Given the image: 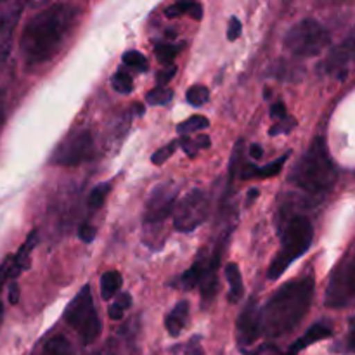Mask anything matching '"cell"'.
<instances>
[{
	"instance_id": "obj_1",
	"label": "cell",
	"mask_w": 355,
	"mask_h": 355,
	"mask_svg": "<svg viewBox=\"0 0 355 355\" xmlns=\"http://www.w3.org/2000/svg\"><path fill=\"white\" fill-rule=\"evenodd\" d=\"M80 10L68 3H52L30 17L19 38V51L28 68L47 64L59 54L76 26Z\"/></svg>"
},
{
	"instance_id": "obj_2",
	"label": "cell",
	"mask_w": 355,
	"mask_h": 355,
	"mask_svg": "<svg viewBox=\"0 0 355 355\" xmlns=\"http://www.w3.org/2000/svg\"><path fill=\"white\" fill-rule=\"evenodd\" d=\"M314 288L312 277H300L279 288L260 309L262 335L279 338L293 331L311 309Z\"/></svg>"
},
{
	"instance_id": "obj_3",
	"label": "cell",
	"mask_w": 355,
	"mask_h": 355,
	"mask_svg": "<svg viewBox=\"0 0 355 355\" xmlns=\"http://www.w3.org/2000/svg\"><path fill=\"white\" fill-rule=\"evenodd\" d=\"M336 180V168L329 156L328 146L322 137H315L311 148L298 159L290 182L309 194H326Z\"/></svg>"
},
{
	"instance_id": "obj_4",
	"label": "cell",
	"mask_w": 355,
	"mask_h": 355,
	"mask_svg": "<svg viewBox=\"0 0 355 355\" xmlns=\"http://www.w3.org/2000/svg\"><path fill=\"white\" fill-rule=\"evenodd\" d=\"M312 239H314V227L307 217L297 215L291 220H288L283 236H281V250L270 263L269 272H267L269 279L281 277L295 260L304 257L311 248Z\"/></svg>"
},
{
	"instance_id": "obj_5",
	"label": "cell",
	"mask_w": 355,
	"mask_h": 355,
	"mask_svg": "<svg viewBox=\"0 0 355 355\" xmlns=\"http://www.w3.org/2000/svg\"><path fill=\"white\" fill-rule=\"evenodd\" d=\"M64 321L69 328L75 329L85 345H90L99 338L103 324L94 305L90 286H83L78 295L69 302L64 311Z\"/></svg>"
},
{
	"instance_id": "obj_6",
	"label": "cell",
	"mask_w": 355,
	"mask_h": 355,
	"mask_svg": "<svg viewBox=\"0 0 355 355\" xmlns=\"http://www.w3.org/2000/svg\"><path fill=\"white\" fill-rule=\"evenodd\" d=\"M225 241L218 243V246L211 253H208V255L205 253L201 259H198L196 263L191 269H187L179 279V284L186 290L200 288L203 304H210L217 293V269L220 266L222 255H224Z\"/></svg>"
},
{
	"instance_id": "obj_7",
	"label": "cell",
	"mask_w": 355,
	"mask_h": 355,
	"mask_svg": "<svg viewBox=\"0 0 355 355\" xmlns=\"http://www.w3.org/2000/svg\"><path fill=\"white\" fill-rule=\"evenodd\" d=\"M331 42L329 31L315 19H304L295 24L284 37V47L298 58H312L324 51Z\"/></svg>"
},
{
	"instance_id": "obj_8",
	"label": "cell",
	"mask_w": 355,
	"mask_h": 355,
	"mask_svg": "<svg viewBox=\"0 0 355 355\" xmlns=\"http://www.w3.org/2000/svg\"><path fill=\"white\" fill-rule=\"evenodd\" d=\"M355 298V248L336 266L326 290L328 307H345Z\"/></svg>"
},
{
	"instance_id": "obj_9",
	"label": "cell",
	"mask_w": 355,
	"mask_h": 355,
	"mask_svg": "<svg viewBox=\"0 0 355 355\" xmlns=\"http://www.w3.org/2000/svg\"><path fill=\"white\" fill-rule=\"evenodd\" d=\"M96 146L89 130H75L66 135L52 153L51 162L61 166H76L89 162L94 156Z\"/></svg>"
},
{
	"instance_id": "obj_10",
	"label": "cell",
	"mask_w": 355,
	"mask_h": 355,
	"mask_svg": "<svg viewBox=\"0 0 355 355\" xmlns=\"http://www.w3.org/2000/svg\"><path fill=\"white\" fill-rule=\"evenodd\" d=\"M208 198L201 189L191 191L179 201L173 211V225L180 232H193L200 227L208 215Z\"/></svg>"
},
{
	"instance_id": "obj_11",
	"label": "cell",
	"mask_w": 355,
	"mask_h": 355,
	"mask_svg": "<svg viewBox=\"0 0 355 355\" xmlns=\"http://www.w3.org/2000/svg\"><path fill=\"white\" fill-rule=\"evenodd\" d=\"M177 198H179V186L175 182L158 184L151 191V194L148 198V203H146L144 224H162L172 211H175Z\"/></svg>"
},
{
	"instance_id": "obj_12",
	"label": "cell",
	"mask_w": 355,
	"mask_h": 355,
	"mask_svg": "<svg viewBox=\"0 0 355 355\" xmlns=\"http://www.w3.org/2000/svg\"><path fill=\"white\" fill-rule=\"evenodd\" d=\"M23 7L21 2H0V64L6 61L12 47V35Z\"/></svg>"
},
{
	"instance_id": "obj_13",
	"label": "cell",
	"mask_w": 355,
	"mask_h": 355,
	"mask_svg": "<svg viewBox=\"0 0 355 355\" xmlns=\"http://www.w3.org/2000/svg\"><path fill=\"white\" fill-rule=\"evenodd\" d=\"M236 333L241 347L253 345L262 336V321H260V309L257 307V302L252 300L243 309L236 322Z\"/></svg>"
},
{
	"instance_id": "obj_14",
	"label": "cell",
	"mask_w": 355,
	"mask_h": 355,
	"mask_svg": "<svg viewBox=\"0 0 355 355\" xmlns=\"http://www.w3.org/2000/svg\"><path fill=\"white\" fill-rule=\"evenodd\" d=\"M355 62V26L354 30L347 35L342 40V44H338L336 47L331 49V52L326 58L322 69L326 73H342L340 78H343V71H347L350 64Z\"/></svg>"
},
{
	"instance_id": "obj_15",
	"label": "cell",
	"mask_w": 355,
	"mask_h": 355,
	"mask_svg": "<svg viewBox=\"0 0 355 355\" xmlns=\"http://www.w3.org/2000/svg\"><path fill=\"white\" fill-rule=\"evenodd\" d=\"M331 335H333L331 328H328L326 324H314L312 328H309L307 331L304 333V336H300V338H298L297 342L288 349V352L284 355H298L302 350L311 347L312 343H318L321 342V340L329 338Z\"/></svg>"
},
{
	"instance_id": "obj_16",
	"label": "cell",
	"mask_w": 355,
	"mask_h": 355,
	"mask_svg": "<svg viewBox=\"0 0 355 355\" xmlns=\"http://www.w3.org/2000/svg\"><path fill=\"white\" fill-rule=\"evenodd\" d=\"M288 153L286 155H283L281 158H277L276 162L269 163V165L266 166H255V165H245L243 166V172H241V179L246 180V179H253V177H262V179H269V177H276L277 173L283 170L284 163H286L288 159Z\"/></svg>"
},
{
	"instance_id": "obj_17",
	"label": "cell",
	"mask_w": 355,
	"mask_h": 355,
	"mask_svg": "<svg viewBox=\"0 0 355 355\" xmlns=\"http://www.w3.org/2000/svg\"><path fill=\"white\" fill-rule=\"evenodd\" d=\"M187 318H189V304H187V302H180V304H177L175 309L166 315V331L172 336H179L180 333H182V329L186 328Z\"/></svg>"
},
{
	"instance_id": "obj_18",
	"label": "cell",
	"mask_w": 355,
	"mask_h": 355,
	"mask_svg": "<svg viewBox=\"0 0 355 355\" xmlns=\"http://www.w3.org/2000/svg\"><path fill=\"white\" fill-rule=\"evenodd\" d=\"M225 279H227L229 288V302L231 304H236V302L241 300L243 293H245V286H243V277H241V270H239L238 263L229 262L225 266Z\"/></svg>"
},
{
	"instance_id": "obj_19",
	"label": "cell",
	"mask_w": 355,
	"mask_h": 355,
	"mask_svg": "<svg viewBox=\"0 0 355 355\" xmlns=\"http://www.w3.org/2000/svg\"><path fill=\"white\" fill-rule=\"evenodd\" d=\"M33 355H76L75 349H73L71 343L64 338L62 335L52 336L47 342L42 345V349Z\"/></svg>"
},
{
	"instance_id": "obj_20",
	"label": "cell",
	"mask_w": 355,
	"mask_h": 355,
	"mask_svg": "<svg viewBox=\"0 0 355 355\" xmlns=\"http://www.w3.org/2000/svg\"><path fill=\"white\" fill-rule=\"evenodd\" d=\"M121 284H123V279H121L120 272L110 270V272L104 274L101 277V297H103V300H111L116 295V291H120Z\"/></svg>"
},
{
	"instance_id": "obj_21",
	"label": "cell",
	"mask_w": 355,
	"mask_h": 355,
	"mask_svg": "<svg viewBox=\"0 0 355 355\" xmlns=\"http://www.w3.org/2000/svg\"><path fill=\"white\" fill-rule=\"evenodd\" d=\"M210 146H211V141L208 135H200V137L196 139H189V137L180 139V148L184 149V153H186L189 158H194L200 149H208Z\"/></svg>"
},
{
	"instance_id": "obj_22",
	"label": "cell",
	"mask_w": 355,
	"mask_h": 355,
	"mask_svg": "<svg viewBox=\"0 0 355 355\" xmlns=\"http://www.w3.org/2000/svg\"><path fill=\"white\" fill-rule=\"evenodd\" d=\"M180 51H182V45L165 44V42H162V44H156V47H155L156 59H158L162 64H170V62H172L173 59L179 55Z\"/></svg>"
},
{
	"instance_id": "obj_23",
	"label": "cell",
	"mask_w": 355,
	"mask_h": 355,
	"mask_svg": "<svg viewBox=\"0 0 355 355\" xmlns=\"http://www.w3.org/2000/svg\"><path fill=\"white\" fill-rule=\"evenodd\" d=\"M208 125H210V121H208L207 116L194 114V116H191L189 120H186V121H182V123L177 125V132L182 135H187V134H193V132L203 130V128H207Z\"/></svg>"
},
{
	"instance_id": "obj_24",
	"label": "cell",
	"mask_w": 355,
	"mask_h": 355,
	"mask_svg": "<svg viewBox=\"0 0 355 355\" xmlns=\"http://www.w3.org/2000/svg\"><path fill=\"white\" fill-rule=\"evenodd\" d=\"M111 191V184L110 182H101L97 184L96 187L92 189V193H90L89 196V208L90 210H97V208H101L104 205V201H106L107 194H110Z\"/></svg>"
},
{
	"instance_id": "obj_25",
	"label": "cell",
	"mask_w": 355,
	"mask_h": 355,
	"mask_svg": "<svg viewBox=\"0 0 355 355\" xmlns=\"http://www.w3.org/2000/svg\"><path fill=\"white\" fill-rule=\"evenodd\" d=\"M172 97H173L172 89H166V87H156L155 90L148 92L146 101H148V104H151V106H165V104H168L170 101H172Z\"/></svg>"
},
{
	"instance_id": "obj_26",
	"label": "cell",
	"mask_w": 355,
	"mask_h": 355,
	"mask_svg": "<svg viewBox=\"0 0 355 355\" xmlns=\"http://www.w3.org/2000/svg\"><path fill=\"white\" fill-rule=\"evenodd\" d=\"M111 83H113V89L116 90V92L123 94V96H127V94H130L132 90H134V82H132V76L128 75L127 71H123V69H120V71L114 73L113 78H111Z\"/></svg>"
},
{
	"instance_id": "obj_27",
	"label": "cell",
	"mask_w": 355,
	"mask_h": 355,
	"mask_svg": "<svg viewBox=\"0 0 355 355\" xmlns=\"http://www.w3.org/2000/svg\"><path fill=\"white\" fill-rule=\"evenodd\" d=\"M186 97H187V103L200 107L203 106L205 103H208V99H210V90H208L205 85H193L186 92Z\"/></svg>"
},
{
	"instance_id": "obj_28",
	"label": "cell",
	"mask_w": 355,
	"mask_h": 355,
	"mask_svg": "<svg viewBox=\"0 0 355 355\" xmlns=\"http://www.w3.org/2000/svg\"><path fill=\"white\" fill-rule=\"evenodd\" d=\"M121 59H123L125 64L130 66V68L139 69V71H146V69H148V59H146L144 55L137 51L125 52V54L121 55Z\"/></svg>"
},
{
	"instance_id": "obj_29",
	"label": "cell",
	"mask_w": 355,
	"mask_h": 355,
	"mask_svg": "<svg viewBox=\"0 0 355 355\" xmlns=\"http://www.w3.org/2000/svg\"><path fill=\"white\" fill-rule=\"evenodd\" d=\"M194 6H196V2H187V0H184V2L172 3V6H168L165 9V16L172 19V17L184 16V14H191V10L194 9Z\"/></svg>"
},
{
	"instance_id": "obj_30",
	"label": "cell",
	"mask_w": 355,
	"mask_h": 355,
	"mask_svg": "<svg viewBox=\"0 0 355 355\" xmlns=\"http://www.w3.org/2000/svg\"><path fill=\"white\" fill-rule=\"evenodd\" d=\"M177 144H179V142L173 141V142H168V144H166V146H163V148H159L158 151H156L155 155H153L151 162L155 163V165H163V163H165L166 159L172 158L173 153H175V149H177Z\"/></svg>"
},
{
	"instance_id": "obj_31",
	"label": "cell",
	"mask_w": 355,
	"mask_h": 355,
	"mask_svg": "<svg viewBox=\"0 0 355 355\" xmlns=\"http://www.w3.org/2000/svg\"><path fill=\"white\" fill-rule=\"evenodd\" d=\"M295 125H297V121L293 120V118H284V120H279L276 121V125H274L272 128L269 130V135H281V134H290L291 130L295 128Z\"/></svg>"
},
{
	"instance_id": "obj_32",
	"label": "cell",
	"mask_w": 355,
	"mask_h": 355,
	"mask_svg": "<svg viewBox=\"0 0 355 355\" xmlns=\"http://www.w3.org/2000/svg\"><path fill=\"white\" fill-rule=\"evenodd\" d=\"M241 37V21L238 17H231L229 19V26H227V38L231 42L238 40Z\"/></svg>"
},
{
	"instance_id": "obj_33",
	"label": "cell",
	"mask_w": 355,
	"mask_h": 355,
	"mask_svg": "<svg viewBox=\"0 0 355 355\" xmlns=\"http://www.w3.org/2000/svg\"><path fill=\"white\" fill-rule=\"evenodd\" d=\"M175 73H177V66H170V68L162 69V71L156 75V83H158V87H163L165 83H168L170 80L175 76Z\"/></svg>"
},
{
	"instance_id": "obj_34",
	"label": "cell",
	"mask_w": 355,
	"mask_h": 355,
	"mask_svg": "<svg viewBox=\"0 0 355 355\" xmlns=\"http://www.w3.org/2000/svg\"><path fill=\"white\" fill-rule=\"evenodd\" d=\"M78 238L82 239L83 243H92L96 239V229L89 224H82L78 227Z\"/></svg>"
},
{
	"instance_id": "obj_35",
	"label": "cell",
	"mask_w": 355,
	"mask_h": 355,
	"mask_svg": "<svg viewBox=\"0 0 355 355\" xmlns=\"http://www.w3.org/2000/svg\"><path fill=\"white\" fill-rule=\"evenodd\" d=\"M270 116L276 118V121L288 118V111H286V106H284V103L274 104V106L270 107Z\"/></svg>"
},
{
	"instance_id": "obj_36",
	"label": "cell",
	"mask_w": 355,
	"mask_h": 355,
	"mask_svg": "<svg viewBox=\"0 0 355 355\" xmlns=\"http://www.w3.org/2000/svg\"><path fill=\"white\" fill-rule=\"evenodd\" d=\"M184 354L186 355H205L203 349L200 347V338H194L184 347Z\"/></svg>"
},
{
	"instance_id": "obj_37",
	"label": "cell",
	"mask_w": 355,
	"mask_h": 355,
	"mask_svg": "<svg viewBox=\"0 0 355 355\" xmlns=\"http://www.w3.org/2000/svg\"><path fill=\"white\" fill-rule=\"evenodd\" d=\"M113 304L116 305L118 309H121V311H127V309L132 305V295L130 293H125V291H123V293L118 295L116 300H114Z\"/></svg>"
},
{
	"instance_id": "obj_38",
	"label": "cell",
	"mask_w": 355,
	"mask_h": 355,
	"mask_svg": "<svg viewBox=\"0 0 355 355\" xmlns=\"http://www.w3.org/2000/svg\"><path fill=\"white\" fill-rule=\"evenodd\" d=\"M347 350L355 352V318L349 322V338H347Z\"/></svg>"
},
{
	"instance_id": "obj_39",
	"label": "cell",
	"mask_w": 355,
	"mask_h": 355,
	"mask_svg": "<svg viewBox=\"0 0 355 355\" xmlns=\"http://www.w3.org/2000/svg\"><path fill=\"white\" fill-rule=\"evenodd\" d=\"M9 302L12 305H16L17 302H19V286H17V283H10L9 284Z\"/></svg>"
},
{
	"instance_id": "obj_40",
	"label": "cell",
	"mask_w": 355,
	"mask_h": 355,
	"mask_svg": "<svg viewBox=\"0 0 355 355\" xmlns=\"http://www.w3.org/2000/svg\"><path fill=\"white\" fill-rule=\"evenodd\" d=\"M246 355H277V349L272 345H266V347H260V349L255 350V352H246Z\"/></svg>"
},
{
	"instance_id": "obj_41",
	"label": "cell",
	"mask_w": 355,
	"mask_h": 355,
	"mask_svg": "<svg viewBox=\"0 0 355 355\" xmlns=\"http://www.w3.org/2000/svg\"><path fill=\"white\" fill-rule=\"evenodd\" d=\"M107 314H110V319H113V321H120V319H123V314L125 311H121V309H118L116 305H110V311H107Z\"/></svg>"
},
{
	"instance_id": "obj_42",
	"label": "cell",
	"mask_w": 355,
	"mask_h": 355,
	"mask_svg": "<svg viewBox=\"0 0 355 355\" xmlns=\"http://www.w3.org/2000/svg\"><path fill=\"white\" fill-rule=\"evenodd\" d=\"M248 153H250V156H252L253 159H262V156H263V149H262V146H260V144L250 146Z\"/></svg>"
},
{
	"instance_id": "obj_43",
	"label": "cell",
	"mask_w": 355,
	"mask_h": 355,
	"mask_svg": "<svg viewBox=\"0 0 355 355\" xmlns=\"http://www.w3.org/2000/svg\"><path fill=\"white\" fill-rule=\"evenodd\" d=\"M92 355H118V354H116V349H114L113 345H110V343H107L106 347H103V349L97 350V352H94Z\"/></svg>"
},
{
	"instance_id": "obj_44",
	"label": "cell",
	"mask_w": 355,
	"mask_h": 355,
	"mask_svg": "<svg viewBox=\"0 0 355 355\" xmlns=\"http://www.w3.org/2000/svg\"><path fill=\"white\" fill-rule=\"evenodd\" d=\"M189 16L194 17V19L200 21L201 17H203V6H201V3H196V6H194V9L191 10Z\"/></svg>"
},
{
	"instance_id": "obj_45",
	"label": "cell",
	"mask_w": 355,
	"mask_h": 355,
	"mask_svg": "<svg viewBox=\"0 0 355 355\" xmlns=\"http://www.w3.org/2000/svg\"><path fill=\"white\" fill-rule=\"evenodd\" d=\"M257 198H259V189H257V187H253V189H250L248 191V198H246V205H252L253 201L257 200Z\"/></svg>"
},
{
	"instance_id": "obj_46",
	"label": "cell",
	"mask_w": 355,
	"mask_h": 355,
	"mask_svg": "<svg viewBox=\"0 0 355 355\" xmlns=\"http://www.w3.org/2000/svg\"><path fill=\"white\" fill-rule=\"evenodd\" d=\"M2 293V291H0ZM2 319H3V305H2V300H0V326H2Z\"/></svg>"
},
{
	"instance_id": "obj_47",
	"label": "cell",
	"mask_w": 355,
	"mask_h": 355,
	"mask_svg": "<svg viewBox=\"0 0 355 355\" xmlns=\"http://www.w3.org/2000/svg\"><path fill=\"white\" fill-rule=\"evenodd\" d=\"M2 120H3V111H2V104H0V125H2Z\"/></svg>"
}]
</instances>
